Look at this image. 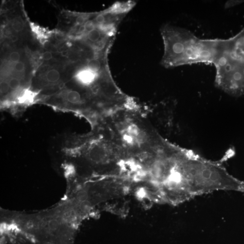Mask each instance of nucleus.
<instances>
[{
    "mask_svg": "<svg viewBox=\"0 0 244 244\" xmlns=\"http://www.w3.org/2000/svg\"><path fill=\"white\" fill-rule=\"evenodd\" d=\"M43 58L45 61H49L52 58L53 55L49 52H45L43 54Z\"/></svg>",
    "mask_w": 244,
    "mask_h": 244,
    "instance_id": "nucleus-12",
    "label": "nucleus"
},
{
    "mask_svg": "<svg viewBox=\"0 0 244 244\" xmlns=\"http://www.w3.org/2000/svg\"><path fill=\"white\" fill-rule=\"evenodd\" d=\"M10 86L8 82L6 81L1 82V92L2 94H5L8 92L10 89Z\"/></svg>",
    "mask_w": 244,
    "mask_h": 244,
    "instance_id": "nucleus-9",
    "label": "nucleus"
},
{
    "mask_svg": "<svg viewBox=\"0 0 244 244\" xmlns=\"http://www.w3.org/2000/svg\"><path fill=\"white\" fill-rule=\"evenodd\" d=\"M25 68V65L22 62H19L15 64L14 69L17 72H22Z\"/></svg>",
    "mask_w": 244,
    "mask_h": 244,
    "instance_id": "nucleus-10",
    "label": "nucleus"
},
{
    "mask_svg": "<svg viewBox=\"0 0 244 244\" xmlns=\"http://www.w3.org/2000/svg\"><path fill=\"white\" fill-rule=\"evenodd\" d=\"M242 1H228L227 2L225 5V7L226 8H228L230 7H232V6H234L236 4H238L239 3L242 2Z\"/></svg>",
    "mask_w": 244,
    "mask_h": 244,
    "instance_id": "nucleus-11",
    "label": "nucleus"
},
{
    "mask_svg": "<svg viewBox=\"0 0 244 244\" xmlns=\"http://www.w3.org/2000/svg\"><path fill=\"white\" fill-rule=\"evenodd\" d=\"M215 67L217 88L233 97L244 95V28L230 38L222 39Z\"/></svg>",
    "mask_w": 244,
    "mask_h": 244,
    "instance_id": "nucleus-4",
    "label": "nucleus"
},
{
    "mask_svg": "<svg viewBox=\"0 0 244 244\" xmlns=\"http://www.w3.org/2000/svg\"><path fill=\"white\" fill-rule=\"evenodd\" d=\"M164 44L161 64L166 68L198 64H213L222 39H201L184 28L169 24L161 29Z\"/></svg>",
    "mask_w": 244,
    "mask_h": 244,
    "instance_id": "nucleus-3",
    "label": "nucleus"
},
{
    "mask_svg": "<svg viewBox=\"0 0 244 244\" xmlns=\"http://www.w3.org/2000/svg\"><path fill=\"white\" fill-rule=\"evenodd\" d=\"M68 52L67 51H64L62 53V55L64 56H67V54Z\"/></svg>",
    "mask_w": 244,
    "mask_h": 244,
    "instance_id": "nucleus-14",
    "label": "nucleus"
},
{
    "mask_svg": "<svg viewBox=\"0 0 244 244\" xmlns=\"http://www.w3.org/2000/svg\"><path fill=\"white\" fill-rule=\"evenodd\" d=\"M24 27V23L20 17H16L13 19L12 23V27L16 32L21 31Z\"/></svg>",
    "mask_w": 244,
    "mask_h": 244,
    "instance_id": "nucleus-6",
    "label": "nucleus"
},
{
    "mask_svg": "<svg viewBox=\"0 0 244 244\" xmlns=\"http://www.w3.org/2000/svg\"><path fill=\"white\" fill-rule=\"evenodd\" d=\"M20 55L17 52H13L11 53L9 56L10 61L15 64L20 62Z\"/></svg>",
    "mask_w": 244,
    "mask_h": 244,
    "instance_id": "nucleus-8",
    "label": "nucleus"
},
{
    "mask_svg": "<svg viewBox=\"0 0 244 244\" xmlns=\"http://www.w3.org/2000/svg\"><path fill=\"white\" fill-rule=\"evenodd\" d=\"M10 89L16 90L19 88L20 85V82L16 78H12L8 82Z\"/></svg>",
    "mask_w": 244,
    "mask_h": 244,
    "instance_id": "nucleus-7",
    "label": "nucleus"
},
{
    "mask_svg": "<svg viewBox=\"0 0 244 244\" xmlns=\"http://www.w3.org/2000/svg\"><path fill=\"white\" fill-rule=\"evenodd\" d=\"M149 163L156 198L162 202L180 204L199 196L225 191L228 187V170L220 163L166 140Z\"/></svg>",
    "mask_w": 244,
    "mask_h": 244,
    "instance_id": "nucleus-1",
    "label": "nucleus"
},
{
    "mask_svg": "<svg viewBox=\"0 0 244 244\" xmlns=\"http://www.w3.org/2000/svg\"><path fill=\"white\" fill-rule=\"evenodd\" d=\"M18 39V38L16 36H13L11 38V41L13 42H16V41H17Z\"/></svg>",
    "mask_w": 244,
    "mask_h": 244,
    "instance_id": "nucleus-13",
    "label": "nucleus"
},
{
    "mask_svg": "<svg viewBox=\"0 0 244 244\" xmlns=\"http://www.w3.org/2000/svg\"><path fill=\"white\" fill-rule=\"evenodd\" d=\"M46 78L47 81L49 82H56L60 79V74L59 71L56 70H50L46 73Z\"/></svg>",
    "mask_w": 244,
    "mask_h": 244,
    "instance_id": "nucleus-5",
    "label": "nucleus"
},
{
    "mask_svg": "<svg viewBox=\"0 0 244 244\" xmlns=\"http://www.w3.org/2000/svg\"><path fill=\"white\" fill-rule=\"evenodd\" d=\"M101 129L126 156L148 155L163 137L136 110L124 107L104 117Z\"/></svg>",
    "mask_w": 244,
    "mask_h": 244,
    "instance_id": "nucleus-2",
    "label": "nucleus"
}]
</instances>
